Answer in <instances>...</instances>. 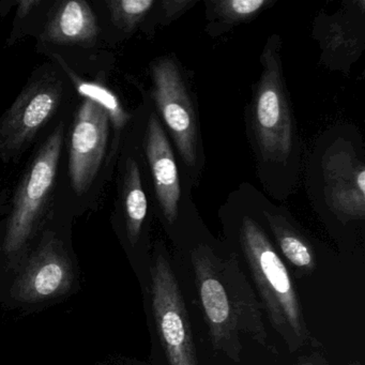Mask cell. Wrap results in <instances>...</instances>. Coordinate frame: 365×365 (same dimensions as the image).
<instances>
[{
	"label": "cell",
	"mask_w": 365,
	"mask_h": 365,
	"mask_svg": "<svg viewBox=\"0 0 365 365\" xmlns=\"http://www.w3.org/2000/svg\"><path fill=\"white\" fill-rule=\"evenodd\" d=\"M268 4L267 0H223L215 5L220 16L226 22L238 23L253 19Z\"/></svg>",
	"instance_id": "cell-17"
},
{
	"label": "cell",
	"mask_w": 365,
	"mask_h": 365,
	"mask_svg": "<svg viewBox=\"0 0 365 365\" xmlns=\"http://www.w3.org/2000/svg\"><path fill=\"white\" fill-rule=\"evenodd\" d=\"M153 98L180 153L189 166L197 161V123L189 93L176 63L161 58L151 68Z\"/></svg>",
	"instance_id": "cell-7"
},
{
	"label": "cell",
	"mask_w": 365,
	"mask_h": 365,
	"mask_svg": "<svg viewBox=\"0 0 365 365\" xmlns=\"http://www.w3.org/2000/svg\"><path fill=\"white\" fill-rule=\"evenodd\" d=\"M39 5H41L40 0H21L18 3L19 16L20 18H25Z\"/></svg>",
	"instance_id": "cell-19"
},
{
	"label": "cell",
	"mask_w": 365,
	"mask_h": 365,
	"mask_svg": "<svg viewBox=\"0 0 365 365\" xmlns=\"http://www.w3.org/2000/svg\"><path fill=\"white\" fill-rule=\"evenodd\" d=\"M349 365H361V364L359 362H354V363H350Z\"/></svg>",
	"instance_id": "cell-22"
},
{
	"label": "cell",
	"mask_w": 365,
	"mask_h": 365,
	"mask_svg": "<svg viewBox=\"0 0 365 365\" xmlns=\"http://www.w3.org/2000/svg\"><path fill=\"white\" fill-rule=\"evenodd\" d=\"M123 200L128 237L132 245H135L147 215V198L140 180V168L135 160L131 158L128 160L125 168Z\"/></svg>",
	"instance_id": "cell-14"
},
{
	"label": "cell",
	"mask_w": 365,
	"mask_h": 365,
	"mask_svg": "<svg viewBox=\"0 0 365 365\" xmlns=\"http://www.w3.org/2000/svg\"><path fill=\"white\" fill-rule=\"evenodd\" d=\"M110 132V117L99 106L84 100L74 119L69 149L72 189L82 195L99 173Z\"/></svg>",
	"instance_id": "cell-8"
},
{
	"label": "cell",
	"mask_w": 365,
	"mask_h": 365,
	"mask_svg": "<svg viewBox=\"0 0 365 365\" xmlns=\"http://www.w3.org/2000/svg\"><path fill=\"white\" fill-rule=\"evenodd\" d=\"M191 260L213 348L239 363L241 334L270 347L262 304L238 259L219 257L210 247L200 245L192 252Z\"/></svg>",
	"instance_id": "cell-1"
},
{
	"label": "cell",
	"mask_w": 365,
	"mask_h": 365,
	"mask_svg": "<svg viewBox=\"0 0 365 365\" xmlns=\"http://www.w3.org/2000/svg\"><path fill=\"white\" fill-rule=\"evenodd\" d=\"M146 153L160 206L166 220L174 223L180 200L178 168L165 132L155 114L147 125Z\"/></svg>",
	"instance_id": "cell-11"
},
{
	"label": "cell",
	"mask_w": 365,
	"mask_h": 365,
	"mask_svg": "<svg viewBox=\"0 0 365 365\" xmlns=\"http://www.w3.org/2000/svg\"><path fill=\"white\" fill-rule=\"evenodd\" d=\"M332 35V37L330 38L333 48H341L343 46H347V40L344 37L343 31L341 29H337L336 31H333Z\"/></svg>",
	"instance_id": "cell-20"
},
{
	"label": "cell",
	"mask_w": 365,
	"mask_h": 365,
	"mask_svg": "<svg viewBox=\"0 0 365 365\" xmlns=\"http://www.w3.org/2000/svg\"><path fill=\"white\" fill-rule=\"evenodd\" d=\"M327 202L336 215L363 219L365 215L364 164L349 151L327 155L324 163Z\"/></svg>",
	"instance_id": "cell-10"
},
{
	"label": "cell",
	"mask_w": 365,
	"mask_h": 365,
	"mask_svg": "<svg viewBox=\"0 0 365 365\" xmlns=\"http://www.w3.org/2000/svg\"><path fill=\"white\" fill-rule=\"evenodd\" d=\"M73 268L63 243L43 238L14 285L21 302L38 303L67 294L73 285Z\"/></svg>",
	"instance_id": "cell-9"
},
{
	"label": "cell",
	"mask_w": 365,
	"mask_h": 365,
	"mask_svg": "<svg viewBox=\"0 0 365 365\" xmlns=\"http://www.w3.org/2000/svg\"><path fill=\"white\" fill-rule=\"evenodd\" d=\"M262 65L264 72L254 102V127L264 158L282 161L292 153V121L281 63L273 48L264 51Z\"/></svg>",
	"instance_id": "cell-5"
},
{
	"label": "cell",
	"mask_w": 365,
	"mask_h": 365,
	"mask_svg": "<svg viewBox=\"0 0 365 365\" xmlns=\"http://www.w3.org/2000/svg\"><path fill=\"white\" fill-rule=\"evenodd\" d=\"M297 365H327L326 363L322 364V360L314 358V356H309V358H301Z\"/></svg>",
	"instance_id": "cell-21"
},
{
	"label": "cell",
	"mask_w": 365,
	"mask_h": 365,
	"mask_svg": "<svg viewBox=\"0 0 365 365\" xmlns=\"http://www.w3.org/2000/svg\"><path fill=\"white\" fill-rule=\"evenodd\" d=\"M63 133V125L59 123L34 158L16 189L4 241L7 254L23 249L48 205L56 181Z\"/></svg>",
	"instance_id": "cell-3"
},
{
	"label": "cell",
	"mask_w": 365,
	"mask_h": 365,
	"mask_svg": "<svg viewBox=\"0 0 365 365\" xmlns=\"http://www.w3.org/2000/svg\"><path fill=\"white\" fill-rule=\"evenodd\" d=\"M264 215L286 259L301 271H313L316 268V259L311 245L284 217L268 212H264Z\"/></svg>",
	"instance_id": "cell-13"
},
{
	"label": "cell",
	"mask_w": 365,
	"mask_h": 365,
	"mask_svg": "<svg viewBox=\"0 0 365 365\" xmlns=\"http://www.w3.org/2000/svg\"><path fill=\"white\" fill-rule=\"evenodd\" d=\"M240 238L262 309L290 352L300 350L311 341V334L285 264L262 228L250 217L243 219Z\"/></svg>",
	"instance_id": "cell-2"
},
{
	"label": "cell",
	"mask_w": 365,
	"mask_h": 365,
	"mask_svg": "<svg viewBox=\"0 0 365 365\" xmlns=\"http://www.w3.org/2000/svg\"><path fill=\"white\" fill-rule=\"evenodd\" d=\"M155 4L153 0H110L106 5L115 25L130 33L144 20Z\"/></svg>",
	"instance_id": "cell-16"
},
{
	"label": "cell",
	"mask_w": 365,
	"mask_h": 365,
	"mask_svg": "<svg viewBox=\"0 0 365 365\" xmlns=\"http://www.w3.org/2000/svg\"><path fill=\"white\" fill-rule=\"evenodd\" d=\"M61 97L63 87L53 78L26 87L0 118V158L11 159L22 153L54 116Z\"/></svg>",
	"instance_id": "cell-6"
},
{
	"label": "cell",
	"mask_w": 365,
	"mask_h": 365,
	"mask_svg": "<svg viewBox=\"0 0 365 365\" xmlns=\"http://www.w3.org/2000/svg\"><path fill=\"white\" fill-rule=\"evenodd\" d=\"M73 82L76 84V91L85 98V100L93 102L102 110H106L115 129L121 130L125 128L130 117L123 110L120 101L114 93H112L108 87L98 83L84 82L76 78H73Z\"/></svg>",
	"instance_id": "cell-15"
},
{
	"label": "cell",
	"mask_w": 365,
	"mask_h": 365,
	"mask_svg": "<svg viewBox=\"0 0 365 365\" xmlns=\"http://www.w3.org/2000/svg\"><path fill=\"white\" fill-rule=\"evenodd\" d=\"M194 5L192 0H166L162 3L164 14L168 20L178 18L185 10Z\"/></svg>",
	"instance_id": "cell-18"
},
{
	"label": "cell",
	"mask_w": 365,
	"mask_h": 365,
	"mask_svg": "<svg viewBox=\"0 0 365 365\" xmlns=\"http://www.w3.org/2000/svg\"><path fill=\"white\" fill-rule=\"evenodd\" d=\"M151 302L168 364L198 365L187 307L178 279L163 254H158L151 267Z\"/></svg>",
	"instance_id": "cell-4"
},
{
	"label": "cell",
	"mask_w": 365,
	"mask_h": 365,
	"mask_svg": "<svg viewBox=\"0 0 365 365\" xmlns=\"http://www.w3.org/2000/svg\"><path fill=\"white\" fill-rule=\"evenodd\" d=\"M99 35L98 19L84 0L59 3L44 27L42 38L48 43L78 46L93 43Z\"/></svg>",
	"instance_id": "cell-12"
}]
</instances>
